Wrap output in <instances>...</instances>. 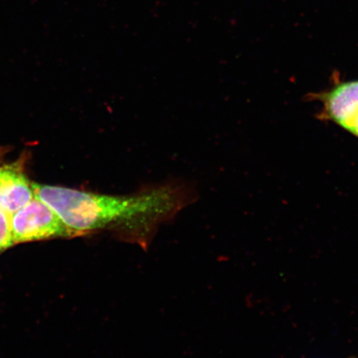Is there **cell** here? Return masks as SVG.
I'll return each instance as SVG.
<instances>
[{"instance_id": "obj_1", "label": "cell", "mask_w": 358, "mask_h": 358, "mask_svg": "<svg viewBox=\"0 0 358 358\" xmlns=\"http://www.w3.org/2000/svg\"><path fill=\"white\" fill-rule=\"evenodd\" d=\"M36 198L43 201L77 236L100 231L115 232L145 245L159 224L185 207L187 196L179 187H151L129 195H110L64 187L32 183Z\"/></svg>"}, {"instance_id": "obj_2", "label": "cell", "mask_w": 358, "mask_h": 358, "mask_svg": "<svg viewBox=\"0 0 358 358\" xmlns=\"http://www.w3.org/2000/svg\"><path fill=\"white\" fill-rule=\"evenodd\" d=\"M306 99L320 103L317 119L358 138V80H343L339 73H334L328 89L308 93Z\"/></svg>"}, {"instance_id": "obj_3", "label": "cell", "mask_w": 358, "mask_h": 358, "mask_svg": "<svg viewBox=\"0 0 358 358\" xmlns=\"http://www.w3.org/2000/svg\"><path fill=\"white\" fill-rule=\"evenodd\" d=\"M13 245L77 235L43 201L35 198L10 218Z\"/></svg>"}, {"instance_id": "obj_4", "label": "cell", "mask_w": 358, "mask_h": 358, "mask_svg": "<svg viewBox=\"0 0 358 358\" xmlns=\"http://www.w3.org/2000/svg\"><path fill=\"white\" fill-rule=\"evenodd\" d=\"M35 198L32 183L20 165L0 166V208L11 217Z\"/></svg>"}, {"instance_id": "obj_5", "label": "cell", "mask_w": 358, "mask_h": 358, "mask_svg": "<svg viewBox=\"0 0 358 358\" xmlns=\"http://www.w3.org/2000/svg\"><path fill=\"white\" fill-rule=\"evenodd\" d=\"M10 218V215L0 208V252L13 245Z\"/></svg>"}]
</instances>
